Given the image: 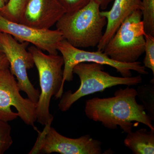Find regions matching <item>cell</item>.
<instances>
[{"mask_svg": "<svg viewBox=\"0 0 154 154\" xmlns=\"http://www.w3.org/2000/svg\"><path fill=\"white\" fill-rule=\"evenodd\" d=\"M66 13L75 12L88 5L91 0H57Z\"/></svg>", "mask_w": 154, "mask_h": 154, "instance_id": "19", "label": "cell"}, {"mask_svg": "<svg viewBox=\"0 0 154 154\" xmlns=\"http://www.w3.org/2000/svg\"><path fill=\"white\" fill-rule=\"evenodd\" d=\"M29 0H8L2 16L12 22L19 23Z\"/></svg>", "mask_w": 154, "mask_h": 154, "instance_id": "15", "label": "cell"}, {"mask_svg": "<svg viewBox=\"0 0 154 154\" xmlns=\"http://www.w3.org/2000/svg\"><path fill=\"white\" fill-rule=\"evenodd\" d=\"M0 32L13 36L20 42H28L49 54H58L57 45L63 39L62 34L55 30H40L12 22L0 14Z\"/></svg>", "mask_w": 154, "mask_h": 154, "instance_id": "10", "label": "cell"}, {"mask_svg": "<svg viewBox=\"0 0 154 154\" xmlns=\"http://www.w3.org/2000/svg\"><path fill=\"white\" fill-rule=\"evenodd\" d=\"M52 123L45 125L35 145L29 154H101L102 142L94 139L90 135L78 138L66 137L51 127Z\"/></svg>", "mask_w": 154, "mask_h": 154, "instance_id": "8", "label": "cell"}, {"mask_svg": "<svg viewBox=\"0 0 154 154\" xmlns=\"http://www.w3.org/2000/svg\"><path fill=\"white\" fill-rule=\"evenodd\" d=\"M4 53L3 52V50L2 46V44H1V41H0V53Z\"/></svg>", "mask_w": 154, "mask_h": 154, "instance_id": "23", "label": "cell"}, {"mask_svg": "<svg viewBox=\"0 0 154 154\" xmlns=\"http://www.w3.org/2000/svg\"><path fill=\"white\" fill-rule=\"evenodd\" d=\"M141 8V0H114L110 10L101 11V15L106 18L107 22L102 39L97 45L98 50L103 51L122 23L134 11Z\"/></svg>", "mask_w": 154, "mask_h": 154, "instance_id": "12", "label": "cell"}, {"mask_svg": "<svg viewBox=\"0 0 154 154\" xmlns=\"http://www.w3.org/2000/svg\"><path fill=\"white\" fill-rule=\"evenodd\" d=\"M18 83L9 68L0 70V118L4 121L14 120L19 116L28 125L35 126L36 104L20 94Z\"/></svg>", "mask_w": 154, "mask_h": 154, "instance_id": "7", "label": "cell"}, {"mask_svg": "<svg viewBox=\"0 0 154 154\" xmlns=\"http://www.w3.org/2000/svg\"><path fill=\"white\" fill-rule=\"evenodd\" d=\"M137 96L136 90L127 86L116 91L113 97L87 100L85 113L89 119L101 122L106 128L116 129L119 126L127 134L132 131L134 121L154 130L152 120L143 105L138 104Z\"/></svg>", "mask_w": 154, "mask_h": 154, "instance_id": "1", "label": "cell"}, {"mask_svg": "<svg viewBox=\"0 0 154 154\" xmlns=\"http://www.w3.org/2000/svg\"><path fill=\"white\" fill-rule=\"evenodd\" d=\"M125 145L134 154H154V130L141 128L127 133L124 141Z\"/></svg>", "mask_w": 154, "mask_h": 154, "instance_id": "13", "label": "cell"}, {"mask_svg": "<svg viewBox=\"0 0 154 154\" xmlns=\"http://www.w3.org/2000/svg\"><path fill=\"white\" fill-rule=\"evenodd\" d=\"M28 51L38 70L41 93L36 103V115L38 123L46 125L52 123L54 117L50 113L51 99L60 91L62 84L63 57L58 54H45L34 45Z\"/></svg>", "mask_w": 154, "mask_h": 154, "instance_id": "4", "label": "cell"}, {"mask_svg": "<svg viewBox=\"0 0 154 154\" xmlns=\"http://www.w3.org/2000/svg\"><path fill=\"white\" fill-rule=\"evenodd\" d=\"M138 98L142 102L145 109L149 116L154 120V81L152 80L149 84L139 86L137 88Z\"/></svg>", "mask_w": 154, "mask_h": 154, "instance_id": "14", "label": "cell"}, {"mask_svg": "<svg viewBox=\"0 0 154 154\" xmlns=\"http://www.w3.org/2000/svg\"><path fill=\"white\" fill-rule=\"evenodd\" d=\"M144 53L145 56L143 66L146 68L151 70L154 75V36L146 33Z\"/></svg>", "mask_w": 154, "mask_h": 154, "instance_id": "18", "label": "cell"}, {"mask_svg": "<svg viewBox=\"0 0 154 154\" xmlns=\"http://www.w3.org/2000/svg\"><path fill=\"white\" fill-rule=\"evenodd\" d=\"M10 67V64L5 54L0 53V70L3 69L8 68Z\"/></svg>", "mask_w": 154, "mask_h": 154, "instance_id": "20", "label": "cell"}, {"mask_svg": "<svg viewBox=\"0 0 154 154\" xmlns=\"http://www.w3.org/2000/svg\"><path fill=\"white\" fill-rule=\"evenodd\" d=\"M6 3L5 0H0V14L2 15L5 8Z\"/></svg>", "mask_w": 154, "mask_h": 154, "instance_id": "22", "label": "cell"}, {"mask_svg": "<svg viewBox=\"0 0 154 154\" xmlns=\"http://www.w3.org/2000/svg\"><path fill=\"white\" fill-rule=\"evenodd\" d=\"M58 51L62 54L64 60V68L62 84L60 91L55 97L61 98L63 92L65 82H70L73 79V69L78 64L83 62L95 63L102 65L112 67L123 77L132 76L131 70L137 72L140 75L148 74L146 68L140 62L133 63H123L116 61L110 58L103 51H89L79 49L73 46L66 39L61 40L57 45Z\"/></svg>", "mask_w": 154, "mask_h": 154, "instance_id": "6", "label": "cell"}, {"mask_svg": "<svg viewBox=\"0 0 154 154\" xmlns=\"http://www.w3.org/2000/svg\"><path fill=\"white\" fill-rule=\"evenodd\" d=\"M66 13L57 0H29L19 23L40 30H48Z\"/></svg>", "mask_w": 154, "mask_h": 154, "instance_id": "11", "label": "cell"}, {"mask_svg": "<svg viewBox=\"0 0 154 154\" xmlns=\"http://www.w3.org/2000/svg\"><path fill=\"white\" fill-rule=\"evenodd\" d=\"M11 125L0 118V154H3L12 146L13 139L11 135Z\"/></svg>", "mask_w": 154, "mask_h": 154, "instance_id": "17", "label": "cell"}, {"mask_svg": "<svg viewBox=\"0 0 154 154\" xmlns=\"http://www.w3.org/2000/svg\"><path fill=\"white\" fill-rule=\"evenodd\" d=\"M0 41L3 52L8 61L10 71L17 78L20 91L26 93L28 99L36 104L40 93L30 82L27 72L34 65L32 55L26 49L29 43L18 42L13 36L3 32H0Z\"/></svg>", "mask_w": 154, "mask_h": 154, "instance_id": "9", "label": "cell"}, {"mask_svg": "<svg viewBox=\"0 0 154 154\" xmlns=\"http://www.w3.org/2000/svg\"><path fill=\"white\" fill-rule=\"evenodd\" d=\"M145 34L141 12L136 10L122 23L103 52L116 61L135 62L144 53Z\"/></svg>", "mask_w": 154, "mask_h": 154, "instance_id": "5", "label": "cell"}, {"mask_svg": "<svg viewBox=\"0 0 154 154\" xmlns=\"http://www.w3.org/2000/svg\"><path fill=\"white\" fill-rule=\"evenodd\" d=\"M140 11L145 33L154 36V0H141Z\"/></svg>", "mask_w": 154, "mask_h": 154, "instance_id": "16", "label": "cell"}, {"mask_svg": "<svg viewBox=\"0 0 154 154\" xmlns=\"http://www.w3.org/2000/svg\"><path fill=\"white\" fill-rule=\"evenodd\" d=\"M5 2L6 4H7V3H8V0H5Z\"/></svg>", "mask_w": 154, "mask_h": 154, "instance_id": "24", "label": "cell"}, {"mask_svg": "<svg viewBox=\"0 0 154 154\" xmlns=\"http://www.w3.org/2000/svg\"><path fill=\"white\" fill-rule=\"evenodd\" d=\"M73 73L79 76L81 84L73 93L69 90L63 94L58 104L59 108L62 112L67 111L75 102L84 96L102 92L113 86L137 85L143 81L140 75L130 77L111 75L104 70L103 65L95 63L78 64L73 69Z\"/></svg>", "mask_w": 154, "mask_h": 154, "instance_id": "3", "label": "cell"}, {"mask_svg": "<svg viewBox=\"0 0 154 154\" xmlns=\"http://www.w3.org/2000/svg\"><path fill=\"white\" fill-rule=\"evenodd\" d=\"M107 22L106 18L101 14L99 4L91 0L82 9L65 13L56 25L70 44L78 48H86L99 45Z\"/></svg>", "mask_w": 154, "mask_h": 154, "instance_id": "2", "label": "cell"}, {"mask_svg": "<svg viewBox=\"0 0 154 154\" xmlns=\"http://www.w3.org/2000/svg\"><path fill=\"white\" fill-rule=\"evenodd\" d=\"M95 1L99 4L100 9L102 10H105L107 9L109 4L113 0H95Z\"/></svg>", "mask_w": 154, "mask_h": 154, "instance_id": "21", "label": "cell"}]
</instances>
